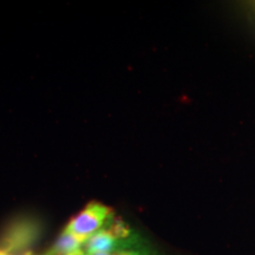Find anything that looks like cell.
Segmentation results:
<instances>
[{
    "mask_svg": "<svg viewBox=\"0 0 255 255\" xmlns=\"http://www.w3.org/2000/svg\"><path fill=\"white\" fill-rule=\"evenodd\" d=\"M113 216L114 214L109 207L97 202L89 203L78 215L71 219L65 231L85 241L95 233L104 228Z\"/></svg>",
    "mask_w": 255,
    "mask_h": 255,
    "instance_id": "cell-1",
    "label": "cell"
},
{
    "mask_svg": "<svg viewBox=\"0 0 255 255\" xmlns=\"http://www.w3.org/2000/svg\"><path fill=\"white\" fill-rule=\"evenodd\" d=\"M38 234H39V229L33 221L17 220L5 229L1 238L0 251L9 255L27 253L26 248L37 240Z\"/></svg>",
    "mask_w": 255,
    "mask_h": 255,
    "instance_id": "cell-2",
    "label": "cell"
},
{
    "mask_svg": "<svg viewBox=\"0 0 255 255\" xmlns=\"http://www.w3.org/2000/svg\"><path fill=\"white\" fill-rule=\"evenodd\" d=\"M83 246L84 241L64 229L45 255H85Z\"/></svg>",
    "mask_w": 255,
    "mask_h": 255,
    "instance_id": "cell-3",
    "label": "cell"
},
{
    "mask_svg": "<svg viewBox=\"0 0 255 255\" xmlns=\"http://www.w3.org/2000/svg\"><path fill=\"white\" fill-rule=\"evenodd\" d=\"M94 255H152L146 248L142 247L141 245L137 247L129 248V250L114 252V253H104V254H94Z\"/></svg>",
    "mask_w": 255,
    "mask_h": 255,
    "instance_id": "cell-4",
    "label": "cell"
},
{
    "mask_svg": "<svg viewBox=\"0 0 255 255\" xmlns=\"http://www.w3.org/2000/svg\"><path fill=\"white\" fill-rule=\"evenodd\" d=\"M0 255H9V254H6L2 251H0ZM20 255H33V254H32L31 252H27V253H24V254H20Z\"/></svg>",
    "mask_w": 255,
    "mask_h": 255,
    "instance_id": "cell-5",
    "label": "cell"
}]
</instances>
